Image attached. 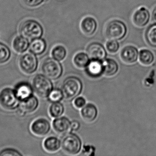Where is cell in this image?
<instances>
[{"label":"cell","mask_w":156,"mask_h":156,"mask_svg":"<svg viewBox=\"0 0 156 156\" xmlns=\"http://www.w3.org/2000/svg\"><path fill=\"white\" fill-rule=\"evenodd\" d=\"M20 101L15 94L13 89L5 87L0 91V106L5 110L13 111L20 106Z\"/></svg>","instance_id":"obj_7"},{"label":"cell","mask_w":156,"mask_h":156,"mask_svg":"<svg viewBox=\"0 0 156 156\" xmlns=\"http://www.w3.org/2000/svg\"><path fill=\"white\" fill-rule=\"evenodd\" d=\"M13 90L16 96L20 103L28 100L34 95V93L32 84L25 81L16 83L14 87Z\"/></svg>","instance_id":"obj_9"},{"label":"cell","mask_w":156,"mask_h":156,"mask_svg":"<svg viewBox=\"0 0 156 156\" xmlns=\"http://www.w3.org/2000/svg\"><path fill=\"white\" fill-rule=\"evenodd\" d=\"M126 33L125 24L117 19L109 21L104 28L105 36L109 40H121L125 37Z\"/></svg>","instance_id":"obj_4"},{"label":"cell","mask_w":156,"mask_h":156,"mask_svg":"<svg viewBox=\"0 0 156 156\" xmlns=\"http://www.w3.org/2000/svg\"><path fill=\"white\" fill-rule=\"evenodd\" d=\"M41 71L44 75L50 79L56 80L63 74V66L58 60L53 58L48 57L42 62Z\"/></svg>","instance_id":"obj_6"},{"label":"cell","mask_w":156,"mask_h":156,"mask_svg":"<svg viewBox=\"0 0 156 156\" xmlns=\"http://www.w3.org/2000/svg\"><path fill=\"white\" fill-rule=\"evenodd\" d=\"M97 27V23L96 20L91 16H86L81 21L80 27L82 32L87 36L93 34Z\"/></svg>","instance_id":"obj_17"},{"label":"cell","mask_w":156,"mask_h":156,"mask_svg":"<svg viewBox=\"0 0 156 156\" xmlns=\"http://www.w3.org/2000/svg\"><path fill=\"white\" fill-rule=\"evenodd\" d=\"M18 64L22 72L27 75H32L38 68V59L35 55L31 52L24 53L19 57Z\"/></svg>","instance_id":"obj_8"},{"label":"cell","mask_w":156,"mask_h":156,"mask_svg":"<svg viewBox=\"0 0 156 156\" xmlns=\"http://www.w3.org/2000/svg\"><path fill=\"white\" fill-rule=\"evenodd\" d=\"M61 148L66 154L76 155L81 151L82 142L80 136L73 132L63 135L61 140Z\"/></svg>","instance_id":"obj_2"},{"label":"cell","mask_w":156,"mask_h":156,"mask_svg":"<svg viewBox=\"0 0 156 156\" xmlns=\"http://www.w3.org/2000/svg\"><path fill=\"white\" fill-rule=\"evenodd\" d=\"M53 130L56 133L64 135L70 131L71 122L65 116H61L55 118L52 123Z\"/></svg>","instance_id":"obj_15"},{"label":"cell","mask_w":156,"mask_h":156,"mask_svg":"<svg viewBox=\"0 0 156 156\" xmlns=\"http://www.w3.org/2000/svg\"><path fill=\"white\" fill-rule=\"evenodd\" d=\"M23 3L29 7H36L39 6L45 0H22Z\"/></svg>","instance_id":"obj_34"},{"label":"cell","mask_w":156,"mask_h":156,"mask_svg":"<svg viewBox=\"0 0 156 156\" xmlns=\"http://www.w3.org/2000/svg\"><path fill=\"white\" fill-rule=\"evenodd\" d=\"M150 13L145 7H141L135 11L132 16V22L136 27H143L149 23Z\"/></svg>","instance_id":"obj_14"},{"label":"cell","mask_w":156,"mask_h":156,"mask_svg":"<svg viewBox=\"0 0 156 156\" xmlns=\"http://www.w3.org/2000/svg\"><path fill=\"white\" fill-rule=\"evenodd\" d=\"M11 51L7 45L0 42V65L5 64L11 58Z\"/></svg>","instance_id":"obj_29"},{"label":"cell","mask_w":156,"mask_h":156,"mask_svg":"<svg viewBox=\"0 0 156 156\" xmlns=\"http://www.w3.org/2000/svg\"><path fill=\"white\" fill-rule=\"evenodd\" d=\"M84 71L86 75L90 78H99L103 75L102 60L90 59L84 68Z\"/></svg>","instance_id":"obj_13"},{"label":"cell","mask_w":156,"mask_h":156,"mask_svg":"<svg viewBox=\"0 0 156 156\" xmlns=\"http://www.w3.org/2000/svg\"><path fill=\"white\" fill-rule=\"evenodd\" d=\"M64 99V95L62 89L59 88H54L48 94L47 99L49 102H60Z\"/></svg>","instance_id":"obj_28"},{"label":"cell","mask_w":156,"mask_h":156,"mask_svg":"<svg viewBox=\"0 0 156 156\" xmlns=\"http://www.w3.org/2000/svg\"><path fill=\"white\" fill-rule=\"evenodd\" d=\"M52 80L44 74H37L33 78L32 86L35 93L42 98H47L54 89Z\"/></svg>","instance_id":"obj_5"},{"label":"cell","mask_w":156,"mask_h":156,"mask_svg":"<svg viewBox=\"0 0 156 156\" xmlns=\"http://www.w3.org/2000/svg\"><path fill=\"white\" fill-rule=\"evenodd\" d=\"M103 75L106 77H113L116 75L119 71V65L115 60L105 58L102 60Z\"/></svg>","instance_id":"obj_20"},{"label":"cell","mask_w":156,"mask_h":156,"mask_svg":"<svg viewBox=\"0 0 156 156\" xmlns=\"http://www.w3.org/2000/svg\"><path fill=\"white\" fill-rule=\"evenodd\" d=\"M43 145L48 153H55L61 147V140L56 136H48L44 140Z\"/></svg>","instance_id":"obj_21"},{"label":"cell","mask_w":156,"mask_h":156,"mask_svg":"<svg viewBox=\"0 0 156 156\" xmlns=\"http://www.w3.org/2000/svg\"><path fill=\"white\" fill-rule=\"evenodd\" d=\"M152 19L154 23H156V6L152 11Z\"/></svg>","instance_id":"obj_36"},{"label":"cell","mask_w":156,"mask_h":156,"mask_svg":"<svg viewBox=\"0 0 156 156\" xmlns=\"http://www.w3.org/2000/svg\"><path fill=\"white\" fill-rule=\"evenodd\" d=\"M39 106V100L38 98L33 95L32 97L20 103V110L24 114L26 113H32L35 111Z\"/></svg>","instance_id":"obj_19"},{"label":"cell","mask_w":156,"mask_h":156,"mask_svg":"<svg viewBox=\"0 0 156 156\" xmlns=\"http://www.w3.org/2000/svg\"><path fill=\"white\" fill-rule=\"evenodd\" d=\"M105 48L109 53L114 54L118 52L120 45L117 40H109L105 44Z\"/></svg>","instance_id":"obj_30"},{"label":"cell","mask_w":156,"mask_h":156,"mask_svg":"<svg viewBox=\"0 0 156 156\" xmlns=\"http://www.w3.org/2000/svg\"><path fill=\"white\" fill-rule=\"evenodd\" d=\"M138 60L142 65L146 66H150L154 61V55L153 52L149 49H143L139 51Z\"/></svg>","instance_id":"obj_23"},{"label":"cell","mask_w":156,"mask_h":156,"mask_svg":"<svg viewBox=\"0 0 156 156\" xmlns=\"http://www.w3.org/2000/svg\"><path fill=\"white\" fill-rule=\"evenodd\" d=\"M96 148L91 145H85L82 146L81 149L82 154L84 156H93L95 155Z\"/></svg>","instance_id":"obj_32"},{"label":"cell","mask_w":156,"mask_h":156,"mask_svg":"<svg viewBox=\"0 0 156 156\" xmlns=\"http://www.w3.org/2000/svg\"><path fill=\"white\" fill-rule=\"evenodd\" d=\"M19 32L28 39L39 38L44 33L43 27L36 20L28 19L23 21L19 27Z\"/></svg>","instance_id":"obj_3"},{"label":"cell","mask_w":156,"mask_h":156,"mask_svg":"<svg viewBox=\"0 0 156 156\" xmlns=\"http://www.w3.org/2000/svg\"><path fill=\"white\" fill-rule=\"evenodd\" d=\"M65 112V107L61 102L51 103L48 109L49 115L53 118L61 117Z\"/></svg>","instance_id":"obj_26"},{"label":"cell","mask_w":156,"mask_h":156,"mask_svg":"<svg viewBox=\"0 0 156 156\" xmlns=\"http://www.w3.org/2000/svg\"><path fill=\"white\" fill-rule=\"evenodd\" d=\"M86 53L90 59L103 60L106 58L107 53L104 47L99 43H90L86 48Z\"/></svg>","instance_id":"obj_12"},{"label":"cell","mask_w":156,"mask_h":156,"mask_svg":"<svg viewBox=\"0 0 156 156\" xmlns=\"http://www.w3.org/2000/svg\"><path fill=\"white\" fill-rule=\"evenodd\" d=\"M145 39L151 47L156 49V23L150 25L146 30Z\"/></svg>","instance_id":"obj_24"},{"label":"cell","mask_w":156,"mask_h":156,"mask_svg":"<svg viewBox=\"0 0 156 156\" xmlns=\"http://www.w3.org/2000/svg\"><path fill=\"white\" fill-rule=\"evenodd\" d=\"M90 60L87 53L80 52L77 53L73 58V61L75 67L79 69H84Z\"/></svg>","instance_id":"obj_25"},{"label":"cell","mask_w":156,"mask_h":156,"mask_svg":"<svg viewBox=\"0 0 156 156\" xmlns=\"http://www.w3.org/2000/svg\"><path fill=\"white\" fill-rule=\"evenodd\" d=\"M46 48V42L44 38H35L31 40L29 45V52L36 56H40L44 53Z\"/></svg>","instance_id":"obj_22"},{"label":"cell","mask_w":156,"mask_h":156,"mask_svg":"<svg viewBox=\"0 0 156 156\" xmlns=\"http://www.w3.org/2000/svg\"><path fill=\"white\" fill-rule=\"evenodd\" d=\"M51 55L55 59L59 61H62L66 56V49L62 45H57L52 49Z\"/></svg>","instance_id":"obj_27"},{"label":"cell","mask_w":156,"mask_h":156,"mask_svg":"<svg viewBox=\"0 0 156 156\" xmlns=\"http://www.w3.org/2000/svg\"><path fill=\"white\" fill-rule=\"evenodd\" d=\"M98 114V109L93 103H86V105L81 109V116L87 122H94L97 118Z\"/></svg>","instance_id":"obj_16"},{"label":"cell","mask_w":156,"mask_h":156,"mask_svg":"<svg viewBox=\"0 0 156 156\" xmlns=\"http://www.w3.org/2000/svg\"><path fill=\"white\" fill-rule=\"evenodd\" d=\"M83 84L81 80L77 77L70 76L63 80L61 89L64 98L67 100H72L79 96L82 92Z\"/></svg>","instance_id":"obj_1"},{"label":"cell","mask_w":156,"mask_h":156,"mask_svg":"<svg viewBox=\"0 0 156 156\" xmlns=\"http://www.w3.org/2000/svg\"><path fill=\"white\" fill-rule=\"evenodd\" d=\"M31 132L37 136H44L50 132L51 125L47 119L39 118L34 121L30 126Z\"/></svg>","instance_id":"obj_10"},{"label":"cell","mask_w":156,"mask_h":156,"mask_svg":"<svg viewBox=\"0 0 156 156\" xmlns=\"http://www.w3.org/2000/svg\"><path fill=\"white\" fill-rule=\"evenodd\" d=\"M29 45L30 43L28 38L22 35L16 37L12 43L13 50L19 54L25 53L29 49Z\"/></svg>","instance_id":"obj_18"},{"label":"cell","mask_w":156,"mask_h":156,"mask_svg":"<svg viewBox=\"0 0 156 156\" xmlns=\"http://www.w3.org/2000/svg\"><path fill=\"white\" fill-rule=\"evenodd\" d=\"M74 106L77 109H81L86 104V100L82 96H78L75 98L73 101Z\"/></svg>","instance_id":"obj_33"},{"label":"cell","mask_w":156,"mask_h":156,"mask_svg":"<svg viewBox=\"0 0 156 156\" xmlns=\"http://www.w3.org/2000/svg\"><path fill=\"white\" fill-rule=\"evenodd\" d=\"M139 52L135 46L128 45L123 47L120 51V58L126 64H134L138 60Z\"/></svg>","instance_id":"obj_11"},{"label":"cell","mask_w":156,"mask_h":156,"mask_svg":"<svg viewBox=\"0 0 156 156\" xmlns=\"http://www.w3.org/2000/svg\"><path fill=\"white\" fill-rule=\"evenodd\" d=\"M23 154L17 149L11 147L3 148L0 151V156H21Z\"/></svg>","instance_id":"obj_31"},{"label":"cell","mask_w":156,"mask_h":156,"mask_svg":"<svg viewBox=\"0 0 156 156\" xmlns=\"http://www.w3.org/2000/svg\"><path fill=\"white\" fill-rule=\"evenodd\" d=\"M81 125L80 122L76 120H73L71 122L70 131L73 132H77L80 128Z\"/></svg>","instance_id":"obj_35"}]
</instances>
